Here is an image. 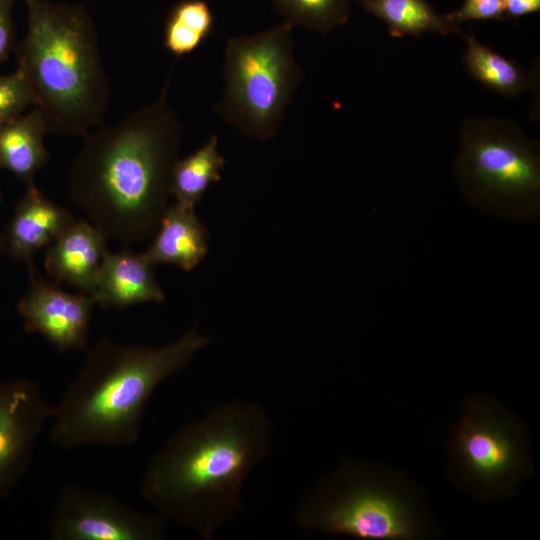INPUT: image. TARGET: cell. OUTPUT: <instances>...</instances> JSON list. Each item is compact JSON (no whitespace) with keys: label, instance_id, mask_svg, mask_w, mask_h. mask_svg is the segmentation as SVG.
Instances as JSON below:
<instances>
[{"label":"cell","instance_id":"cell-1","mask_svg":"<svg viewBox=\"0 0 540 540\" xmlns=\"http://www.w3.org/2000/svg\"><path fill=\"white\" fill-rule=\"evenodd\" d=\"M273 433L260 404L219 403L171 435L150 459L141 497L166 521L210 540L244 510L243 484L269 454Z\"/></svg>","mask_w":540,"mask_h":540},{"label":"cell","instance_id":"cell-2","mask_svg":"<svg viewBox=\"0 0 540 540\" xmlns=\"http://www.w3.org/2000/svg\"><path fill=\"white\" fill-rule=\"evenodd\" d=\"M160 95L117 124L85 137L69 172V194L91 223L125 246L150 239L169 206L170 176L183 126Z\"/></svg>","mask_w":540,"mask_h":540},{"label":"cell","instance_id":"cell-3","mask_svg":"<svg viewBox=\"0 0 540 540\" xmlns=\"http://www.w3.org/2000/svg\"><path fill=\"white\" fill-rule=\"evenodd\" d=\"M209 343L195 326L160 347L100 339L85 352L84 365L54 405L51 441L66 450L134 444L158 386Z\"/></svg>","mask_w":540,"mask_h":540},{"label":"cell","instance_id":"cell-4","mask_svg":"<svg viewBox=\"0 0 540 540\" xmlns=\"http://www.w3.org/2000/svg\"><path fill=\"white\" fill-rule=\"evenodd\" d=\"M27 29L16 48L18 67L47 133L86 136L104 124L110 81L98 34L79 5L23 0Z\"/></svg>","mask_w":540,"mask_h":540},{"label":"cell","instance_id":"cell-5","mask_svg":"<svg viewBox=\"0 0 540 540\" xmlns=\"http://www.w3.org/2000/svg\"><path fill=\"white\" fill-rule=\"evenodd\" d=\"M293 519L302 530L361 540H421L437 534L423 492L408 475L350 459L301 499Z\"/></svg>","mask_w":540,"mask_h":540},{"label":"cell","instance_id":"cell-6","mask_svg":"<svg viewBox=\"0 0 540 540\" xmlns=\"http://www.w3.org/2000/svg\"><path fill=\"white\" fill-rule=\"evenodd\" d=\"M454 176L479 211L535 222L540 215V142L509 118L466 117Z\"/></svg>","mask_w":540,"mask_h":540},{"label":"cell","instance_id":"cell-7","mask_svg":"<svg viewBox=\"0 0 540 540\" xmlns=\"http://www.w3.org/2000/svg\"><path fill=\"white\" fill-rule=\"evenodd\" d=\"M292 29L284 21L226 42L224 92L214 109L245 136L275 137L303 78L293 54Z\"/></svg>","mask_w":540,"mask_h":540},{"label":"cell","instance_id":"cell-8","mask_svg":"<svg viewBox=\"0 0 540 540\" xmlns=\"http://www.w3.org/2000/svg\"><path fill=\"white\" fill-rule=\"evenodd\" d=\"M532 473L526 424L492 396L466 398L448 443L451 481L478 501L495 502L515 496Z\"/></svg>","mask_w":540,"mask_h":540},{"label":"cell","instance_id":"cell-9","mask_svg":"<svg viewBox=\"0 0 540 540\" xmlns=\"http://www.w3.org/2000/svg\"><path fill=\"white\" fill-rule=\"evenodd\" d=\"M167 521L136 510L117 497L78 485L64 486L50 514L51 540H159Z\"/></svg>","mask_w":540,"mask_h":540},{"label":"cell","instance_id":"cell-10","mask_svg":"<svg viewBox=\"0 0 540 540\" xmlns=\"http://www.w3.org/2000/svg\"><path fill=\"white\" fill-rule=\"evenodd\" d=\"M54 410L37 382L0 381V503L28 472Z\"/></svg>","mask_w":540,"mask_h":540},{"label":"cell","instance_id":"cell-11","mask_svg":"<svg viewBox=\"0 0 540 540\" xmlns=\"http://www.w3.org/2000/svg\"><path fill=\"white\" fill-rule=\"evenodd\" d=\"M30 286L17 303L27 333L45 338L59 352L89 349L90 321L95 304L91 296L74 295L29 269Z\"/></svg>","mask_w":540,"mask_h":540},{"label":"cell","instance_id":"cell-12","mask_svg":"<svg viewBox=\"0 0 540 540\" xmlns=\"http://www.w3.org/2000/svg\"><path fill=\"white\" fill-rule=\"evenodd\" d=\"M75 219L72 213L46 197L34 182L26 183L12 218L0 236L1 252L13 261L33 266L34 255L49 246Z\"/></svg>","mask_w":540,"mask_h":540},{"label":"cell","instance_id":"cell-13","mask_svg":"<svg viewBox=\"0 0 540 540\" xmlns=\"http://www.w3.org/2000/svg\"><path fill=\"white\" fill-rule=\"evenodd\" d=\"M108 237L93 223L74 219L47 246L44 266L56 283H66L92 296L104 260Z\"/></svg>","mask_w":540,"mask_h":540},{"label":"cell","instance_id":"cell-14","mask_svg":"<svg viewBox=\"0 0 540 540\" xmlns=\"http://www.w3.org/2000/svg\"><path fill=\"white\" fill-rule=\"evenodd\" d=\"M154 266L143 253L126 248L107 252L91 296L102 309H123L141 303L165 300Z\"/></svg>","mask_w":540,"mask_h":540},{"label":"cell","instance_id":"cell-15","mask_svg":"<svg viewBox=\"0 0 540 540\" xmlns=\"http://www.w3.org/2000/svg\"><path fill=\"white\" fill-rule=\"evenodd\" d=\"M152 238L143 254L153 266L171 264L192 271L209 250L207 228L194 208L179 203L167 207Z\"/></svg>","mask_w":540,"mask_h":540},{"label":"cell","instance_id":"cell-16","mask_svg":"<svg viewBox=\"0 0 540 540\" xmlns=\"http://www.w3.org/2000/svg\"><path fill=\"white\" fill-rule=\"evenodd\" d=\"M46 134L44 119L36 107L0 122V169L10 171L25 183L34 182L35 175L50 158L44 142Z\"/></svg>","mask_w":540,"mask_h":540},{"label":"cell","instance_id":"cell-17","mask_svg":"<svg viewBox=\"0 0 540 540\" xmlns=\"http://www.w3.org/2000/svg\"><path fill=\"white\" fill-rule=\"evenodd\" d=\"M466 51L462 62L473 79L505 97H515L539 87V69L528 70L481 43L474 31L463 32Z\"/></svg>","mask_w":540,"mask_h":540},{"label":"cell","instance_id":"cell-18","mask_svg":"<svg viewBox=\"0 0 540 540\" xmlns=\"http://www.w3.org/2000/svg\"><path fill=\"white\" fill-rule=\"evenodd\" d=\"M369 14L381 20L390 36L420 37L432 32L440 35L461 36V27L440 15L428 0H354Z\"/></svg>","mask_w":540,"mask_h":540},{"label":"cell","instance_id":"cell-19","mask_svg":"<svg viewBox=\"0 0 540 540\" xmlns=\"http://www.w3.org/2000/svg\"><path fill=\"white\" fill-rule=\"evenodd\" d=\"M225 167V158L219 152L218 138L211 135L192 154L178 158L170 176V195L176 203L195 208L208 188L219 182Z\"/></svg>","mask_w":540,"mask_h":540},{"label":"cell","instance_id":"cell-20","mask_svg":"<svg viewBox=\"0 0 540 540\" xmlns=\"http://www.w3.org/2000/svg\"><path fill=\"white\" fill-rule=\"evenodd\" d=\"M293 27L301 26L322 34L349 20L354 0H265Z\"/></svg>","mask_w":540,"mask_h":540},{"label":"cell","instance_id":"cell-21","mask_svg":"<svg viewBox=\"0 0 540 540\" xmlns=\"http://www.w3.org/2000/svg\"><path fill=\"white\" fill-rule=\"evenodd\" d=\"M33 105L30 85L17 68L13 73L0 75V122L14 119Z\"/></svg>","mask_w":540,"mask_h":540},{"label":"cell","instance_id":"cell-22","mask_svg":"<svg viewBox=\"0 0 540 540\" xmlns=\"http://www.w3.org/2000/svg\"><path fill=\"white\" fill-rule=\"evenodd\" d=\"M205 40L206 37L202 33L172 15H168L164 26L163 44L172 55L182 57L190 54Z\"/></svg>","mask_w":540,"mask_h":540},{"label":"cell","instance_id":"cell-23","mask_svg":"<svg viewBox=\"0 0 540 540\" xmlns=\"http://www.w3.org/2000/svg\"><path fill=\"white\" fill-rule=\"evenodd\" d=\"M447 19L456 26L469 20H493L504 21V1L503 0H463L458 10L446 14Z\"/></svg>","mask_w":540,"mask_h":540},{"label":"cell","instance_id":"cell-24","mask_svg":"<svg viewBox=\"0 0 540 540\" xmlns=\"http://www.w3.org/2000/svg\"><path fill=\"white\" fill-rule=\"evenodd\" d=\"M15 0H0V64L14 46L12 8Z\"/></svg>","mask_w":540,"mask_h":540},{"label":"cell","instance_id":"cell-25","mask_svg":"<svg viewBox=\"0 0 540 540\" xmlns=\"http://www.w3.org/2000/svg\"><path fill=\"white\" fill-rule=\"evenodd\" d=\"M505 17L517 19L540 11V0H503Z\"/></svg>","mask_w":540,"mask_h":540},{"label":"cell","instance_id":"cell-26","mask_svg":"<svg viewBox=\"0 0 540 540\" xmlns=\"http://www.w3.org/2000/svg\"><path fill=\"white\" fill-rule=\"evenodd\" d=\"M0 201H1V191H0Z\"/></svg>","mask_w":540,"mask_h":540},{"label":"cell","instance_id":"cell-27","mask_svg":"<svg viewBox=\"0 0 540 540\" xmlns=\"http://www.w3.org/2000/svg\"><path fill=\"white\" fill-rule=\"evenodd\" d=\"M0 253H1V245H0Z\"/></svg>","mask_w":540,"mask_h":540}]
</instances>
